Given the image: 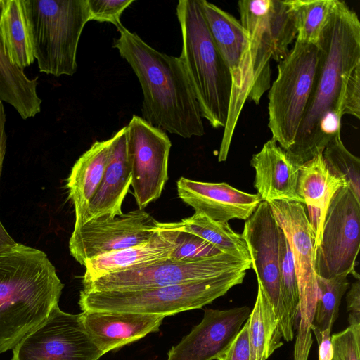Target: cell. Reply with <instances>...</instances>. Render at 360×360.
Returning <instances> with one entry per match:
<instances>
[{"label":"cell","instance_id":"cell-19","mask_svg":"<svg viewBox=\"0 0 360 360\" xmlns=\"http://www.w3.org/2000/svg\"><path fill=\"white\" fill-rule=\"evenodd\" d=\"M82 321L91 340L104 354L155 333L165 318L134 313L84 311Z\"/></svg>","mask_w":360,"mask_h":360},{"label":"cell","instance_id":"cell-36","mask_svg":"<svg viewBox=\"0 0 360 360\" xmlns=\"http://www.w3.org/2000/svg\"><path fill=\"white\" fill-rule=\"evenodd\" d=\"M217 360H250L248 319L229 347Z\"/></svg>","mask_w":360,"mask_h":360},{"label":"cell","instance_id":"cell-38","mask_svg":"<svg viewBox=\"0 0 360 360\" xmlns=\"http://www.w3.org/2000/svg\"><path fill=\"white\" fill-rule=\"evenodd\" d=\"M331 330L320 331L311 328L319 345V360H333V347L331 342Z\"/></svg>","mask_w":360,"mask_h":360},{"label":"cell","instance_id":"cell-24","mask_svg":"<svg viewBox=\"0 0 360 360\" xmlns=\"http://www.w3.org/2000/svg\"><path fill=\"white\" fill-rule=\"evenodd\" d=\"M112 136L105 141H95L74 164L67 179L68 198L75 210V226L86 220L89 202L96 192L109 161Z\"/></svg>","mask_w":360,"mask_h":360},{"label":"cell","instance_id":"cell-26","mask_svg":"<svg viewBox=\"0 0 360 360\" xmlns=\"http://www.w3.org/2000/svg\"><path fill=\"white\" fill-rule=\"evenodd\" d=\"M37 84V77L29 79L11 63L0 41V100L11 105L22 119L33 117L41 111Z\"/></svg>","mask_w":360,"mask_h":360},{"label":"cell","instance_id":"cell-9","mask_svg":"<svg viewBox=\"0 0 360 360\" xmlns=\"http://www.w3.org/2000/svg\"><path fill=\"white\" fill-rule=\"evenodd\" d=\"M242 268L250 269L251 262L224 253L186 262L167 258L101 276L82 283V289L127 290L168 286L205 280Z\"/></svg>","mask_w":360,"mask_h":360},{"label":"cell","instance_id":"cell-28","mask_svg":"<svg viewBox=\"0 0 360 360\" xmlns=\"http://www.w3.org/2000/svg\"><path fill=\"white\" fill-rule=\"evenodd\" d=\"M173 224L178 230L200 237L222 253L251 262L244 238L242 234L236 233L228 222L214 221L205 214L195 212L191 217Z\"/></svg>","mask_w":360,"mask_h":360},{"label":"cell","instance_id":"cell-18","mask_svg":"<svg viewBox=\"0 0 360 360\" xmlns=\"http://www.w3.org/2000/svg\"><path fill=\"white\" fill-rule=\"evenodd\" d=\"M176 186L179 198L195 213L221 222L246 220L262 202L257 194L245 193L225 182H202L181 177Z\"/></svg>","mask_w":360,"mask_h":360},{"label":"cell","instance_id":"cell-11","mask_svg":"<svg viewBox=\"0 0 360 360\" xmlns=\"http://www.w3.org/2000/svg\"><path fill=\"white\" fill-rule=\"evenodd\" d=\"M360 248V202L347 186L333 196L315 250L317 276L330 278L354 272Z\"/></svg>","mask_w":360,"mask_h":360},{"label":"cell","instance_id":"cell-22","mask_svg":"<svg viewBox=\"0 0 360 360\" xmlns=\"http://www.w3.org/2000/svg\"><path fill=\"white\" fill-rule=\"evenodd\" d=\"M112 139L111 155L101 182L89 202L84 223L97 218L113 219L123 214L122 202L131 184L125 127Z\"/></svg>","mask_w":360,"mask_h":360},{"label":"cell","instance_id":"cell-32","mask_svg":"<svg viewBox=\"0 0 360 360\" xmlns=\"http://www.w3.org/2000/svg\"><path fill=\"white\" fill-rule=\"evenodd\" d=\"M279 272L282 297L287 311L295 324L299 304L297 278L289 244L281 228L279 231Z\"/></svg>","mask_w":360,"mask_h":360},{"label":"cell","instance_id":"cell-6","mask_svg":"<svg viewBox=\"0 0 360 360\" xmlns=\"http://www.w3.org/2000/svg\"><path fill=\"white\" fill-rule=\"evenodd\" d=\"M39 70L73 75L83 29L89 21L87 0H22Z\"/></svg>","mask_w":360,"mask_h":360},{"label":"cell","instance_id":"cell-35","mask_svg":"<svg viewBox=\"0 0 360 360\" xmlns=\"http://www.w3.org/2000/svg\"><path fill=\"white\" fill-rule=\"evenodd\" d=\"M134 0H87L89 21L110 22L117 28L122 25L120 18Z\"/></svg>","mask_w":360,"mask_h":360},{"label":"cell","instance_id":"cell-8","mask_svg":"<svg viewBox=\"0 0 360 360\" xmlns=\"http://www.w3.org/2000/svg\"><path fill=\"white\" fill-rule=\"evenodd\" d=\"M320 50L319 45L295 42L278 64V75L268 98L271 139L285 151L295 142L313 89Z\"/></svg>","mask_w":360,"mask_h":360},{"label":"cell","instance_id":"cell-1","mask_svg":"<svg viewBox=\"0 0 360 360\" xmlns=\"http://www.w3.org/2000/svg\"><path fill=\"white\" fill-rule=\"evenodd\" d=\"M319 47V63L308 105L292 147L285 151L297 165L323 153L340 133L341 118H360V21L337 0Z\"/></svg>","mask_w":360,"mask_h":360},{"label":"cell","instance_id":"cell-31","mask_svg":"<svg viewBox=\"0 0 360 360\" xmlns=\"http://www.w3.org/2000/svg\"><path fill=\"white\" fill-rule=\"evenodd\" d=\"M322 155L330 172L344 180L360 202V160L346 148L340 133L330 139Z\"/></svg>","mask_w":360,"mask_h":360},{"label":"cell","instance_id":"cell-15","mask_svg":"<svg viewBox=\"0 0 360 360\" xmlns=\"http://www.w3.org/2000/svg\"><path fill=\"white\" fill-rule=\"evenodd\" d=\"M158 223L144 209L139 208L113 219L86 221L74 227L69 240L70 254L84 266L90 259L148 241Z\"/></svg>","mask_w":360,"mask_h":360},{"label":"cell","instance_id":"cell-30","mask_svg":"<svg viewBox=\"0 0 360 360\" xmlns=\"http://www.w3.org/2000/svg\"><path fill=\"white\" fill-rule=\"evenodd\" d=\"M349 285L345 275L330 278L317 276L318 296L311 328L320 331L332 329L338 316L342 297Z\"/></svg>","mask_w":360,"mask_h":360},{"label":"cell","instance_id":"cell-14","mask_svg":"<svg viewBox=\"0 0 360 360\" xmlns=\"http://www.w3.org/2000/svg\"><path fill=\"white\" fill-rule=\"evenodd\" d=\"M126 129L134 196L139 209L158 200L168 179L172 143L167 134L133 115Z\"/></svg>","mask_w":360,"mask_h":360},{"label":"cell","instance_id":"cell-33","mask_svg":"<svg viewBox=\"0 0 360 360\" xmlns=\"http://www.w3.org/2000/svg\"><path fill=\"white\" fill-rule=\"evenodd\" d=\"M176 229L178 231L176 238V248L172 252L169 259L174 261L186 262L222 253L200 237L189 232Z\"/></svg>","mask_w":360,"mask_h":360},{"label":"cell","instance_id":"cell-23","mask_svg":"<svg viewBox=\"0 0 360 360\" xmlns=\"http://www.w3.org/2000/svg\"><path fill=\"white\" fill-rule=\"evenodd\" d=\"M345 186L347 185L344 180L330 172L322 153L299 167L297 193L307 209V217L315 239V250L320 243L330 201Z\"/></svg>","mask_w":360,"mask_h":360},{"label":"cell","instance_id":"cell-20","mask_svg":"<svg viewBox=\"0 0 360 360\" xmlns=\"http://www.w3.org/2000/svg\"><path fill=\"white\" fill-rule=\"evenodd\" d=\"M177 233L172 222H159L156 231L148 241L87 260L84 265L85 272L82 283L108 274L169 258L176 248Z\"/></svg>","mask_w":360,"mask_h":360},{"label":"cell","instance_id":"cell-17","mask_svg":"<svg viewBox=\"0 0 360 360\" xmlns=\"http://www.w3.org/2000/svg\"><path fill=\"white\" fill-rule=\"evenodd\" d=\"M250 314L247 306L224 310L206 309L202 321L169 349L167 360H217Z\"/></svg>","mask_w":360,"mask_h":360},{"label":"cell","instance_id":"cell-37","mask_svg":"<svg viewBox=\"0 0 360 360\" xmlns=\"http://www.w3.org/2000/svg\"><path fill=\"white\" fill-rule=\"evenodd\" d=\"M347 308L349 326L360 325V280L357 278L347 292Z\"/></svg>","mask_w":360,"mask_h":360},{"label":"cell","instance_id":"cell-2","mask_svg":"<svg viewBox=\"0 0 360 360\" xmlns=\"http://www.w3.org/2000/svg\"><path fill=\"white\" fill-rule=\"evenodd\" d=\"M113 48L131 66L143 92L142 118L153 127L183 138L202 136L199 105L180 57L163 53L123 25Z\"/></svg>","mask_w":360,"mask_h":360},{"label":"cell","instance_id":"cell-13","mask_svg":"<svg viewBox=\"0 0 360 360\" xmlns=\"http://www.w3.org/2000/svg\"><path fill=\"white\" fill-rule=\"evenodd\" d=\"M279 231L271 207L262 201L245 220L242 233L249 250L251 268L255 272L278 319L283 338H294V327L285 306L280 286Z\"/></svg>","mask_w":360,"mask_h":360},{"label":"cell","instance_id":"cell-29","mask_svg":"<svg viewBox=\"0 0 360 360\" xmlns=\"http://www.w3.org/2000/svg\"><path fill=\"white\" fill-rule=\"evenodd\" d=\"M296 28L295 41L319 45L337 0H288Z\"/></svg>","mask_w":360,"mask_h":360},{"label":"cell","instance_id":"cell-21","mask_svg":"<svg viewBox=\"0 0 360 360\" xmlns=\"http://www.w3.org/2000/svg\"><path fill=\"white\" fill-rule=\"evenodd\" d=\"M251 166L255 169L254 187L262 201L285 200L304 204L297 193L300 166L271 139L253 154Z\"/></svg>","mask_w":360,"mask_h":360},{"label":"cell","instance_id":"cell-4","mask_svg":"<svg viewBox=\"0 0 360 360\" xmlns=\"http://www.w3.org/2000/svg\"><path fill=\"white\" fill-rule=\"evenodd\" d=\"M176 15L181 27L180 55L192 84L202 117L214 129L224 128L232 79L210 34L199 0H180Z\"/></svg>","mask_w":360,"mask_h":360},{"label":"cell","instance_id":"cell-5","mask_svg":"<svg viewBox=\"0 0 360 360\" xmlns=\"http://www.w3.org/2000/svg\"><path fill=\"white\" fill-rule=\"evenodd\" d=\"M249 268L216 277L162 287L127 290H85L79 305L84 311L134 313L164 317L202 308L241 284Z\"/></svg>","mask_w":360,"mask_h":360},{"label":"cell","instance_id":"cell-3","mask_svg":"<svg viewBox=\"0 0 360 360\" xmlns=\"http://www.w3.org/2000/svg\"><path fill=\"white\" fill-rule=\"evenodd\" d=\"M63 288L46 254L15 242L0 222V354L48 317Z\"/></svg>","mask_w":360,"mask_h":360},{"label":"cell","instance_id":"cell-34","mask_svg":"<svg viewBox=\"0 0 360 360\" xmlns=\"http://www.w3.org/2000/svg\"><path fill=\"white\" fill-rule=\"evenodd\" d=\"M333 360H360V325L349 326L333 334Z\"/></svg>","mask_w":360,"mask_h":360},{"label":"cell","instance_id":"cell-10","mask_svg":"<svg viewBox=\"0 0 360 360\" xmlns=\"http://www.w3.org/2000/svg\"><path fill=\"white\" fill-rule=\"evenodd\" d=\"M199 3L232 79L229 115L218 155L220 160H226L239 116L252 91L248 39L240 22L234 16L206 0H199Z\"/></svg>","mask_w":360,"mask_h":360},{"label":"cell","instance_id":"cell-12","mask_svg":"<svg viewBox=\"0 0 360 360\" xmlns=\"http://www.w3.org/2000/svg\"><path fill=\"white\" fill-rule=\"evenodd\" d=\"M103 354L86 333L81 314L56 305L13 347L11 360H98Z\"/></svg>","mask_w":360,"mask_h":360},{"label":"cell","instance_id":"cell-7","mask_svg":"<svg viewBox=\"0 0 360 360\" xmlns=\"http://www.w3.org/2000/svg\"><path fill=\"white\" fill-rule=\"evenodd\" d=\"M238 7L248 39L249 99L259 104L270 88L271 60H283L296 38L293 15L288 0H241Z\"/></svg>","mask_w":360,"mask_h":360},{"label":"cell","instance_id":"cell-16","mask_svg":"<svg viewBox=\"0 0 360 360\" xmlns=\"http://www.w3.org/2000/svg\"><path fill=\"white\" fill-rule=\"evenodd\" d=\"M273 216L289 244L297 278L301 309H315L317 274L315 239L303 203L285 200L268 202Z\"/></svg>","mask_w":360,"mask_h":360},{"label":"cell","instance_id":"cell-25","mask_svg":"<svg viewBox=\"0 0 360 360\" xmlns=\"http://www.w3.org/2000/svg\"><path fill=\"white\" fill-rule=\"evenodd\" d=\"M0 41L14 65L23 70L34 61L22 0H0Z\"/></svg>","mask_w":360,"mask_h":360},{"label":"cell","instance_id":"cell-27","mask_svg":"<svg viewBox=\"0 0 360 360\" xmlns=\"http://www.w3.org/2000/svg\"><path fill=\"white\" fill-rule=\"evenodd\" d=\"M257 294L248 321L250 360H266L283 345V334L274 309L257 281Z\"/></svg>","mask_w":360,"mask_h":360}]
</instances>
